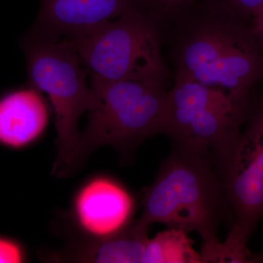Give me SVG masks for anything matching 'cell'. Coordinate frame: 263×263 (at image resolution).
<instances>
[{"label":"cell","mask_w":263,"mask_h":263,"mask_svg":"<svg viewBox=\"0 0 263 263\" xmlns=\"http://www.w3.org/2000/svg\"><path fill=\"white\" fill-rule=\"evenodd\" d=\"M163 47L174 76L255 98L263 82V46L250 24L196 1L163 20Z\"/></svg>","instance_id":"cell-1"},{"label":"cell","mask_w":263,"mask_h":263,"mask_svg":"<svg viewBox=\"0 0 263 263\" xmlns=\"http://www.w3.org/2000/svg\"><path fill=\"white\" fill-rule=\"evenodd\" d=\"M142 205L136 224L148 228L159 222L196 232L203 242L202 250L220 243L219 228L230 217L233 219L210 149L178 143H173Z\"/></svg>","instance_id":"cell-2"},{"label":"cell","mask_w":263,"mask_h":263,"mask_svg":"<svg viewBox=\"0 0 263 263\" xmlns=\"http://www.w3.org/2000/svg\"><path fill=\"white\" fill-rule=\"evenodd\" d=\"M60 41L73 50L89 76L164 87L174 78L164 56L162 18L147 5Z\"/></svg>","instance_id":"cell-3"},{"label":"cell","mask_w":263,"mask_h":263,"mask_svg":"<svg viewBox=\"0 0 263 263\" xmlns=\"http://www.w3.org/2000/svg\"><path fill=\"white\" fill-rule=\"evenodd\" d=\"M233 214L231 229L213 254L216 263H253L248 242L263 219V95L241 130L209 148Z\"/></svg>","instance_id":"cell-4"},{"label":"cell","mask_w":263,"mask_h":263,"mask_svg":"<svg viewBox=\"0 0 263 263\" xmlns=\"http://www.w3.org/2000/svg\"><path fill=\"white\" fill-rule=\"evenodd\" d=\"M28 84L50 99L55 114L57 155L52 174L65 178L78 169L79 118L96 105L89 71L69 45L29 32L22 41Z\"/></svg>","instance_id":"cell-5"},{"label":"cell","mask_w":263,"mask_h":263,"mask_svg":"<svg viewBox=\"0 0 263 263\" xmlns=\"http://www.w3.org/2000/svg\"><path fill=\"white\" fill-rule=\"evenodd\" d=\"M96 105L79 137L78 168L99 147L111 146L129 157L148 137L157 135L167 87L137 81H110L89 76Z\"/></svg>","instance_id":"cell-6"},{"label":"cell","mask_w":263,"mask_h":263,"mask_svg":"<svg viewBox=\"0 0 263 263\" xmlns=\"http://www.w3.org/2000/svg\"><path fill=\"white\" fill-rule=\"evenodd\" d=\"M256 99L174 76L157 134L190 148H212L241 130Z\"/></svg>","instance_id":"cell-7"},{"label":"cell","mask_w":263,"mask_h":263,"mask_svg":"<svg viewBox=\"0 0 263 263\" xmlns=\"http://www.w3.org/2000/svg\"><path fill=\"white\" fill-rule=\"evenodd\" d=\"M135 210L136 201L127 189L111 178L98 176L76 193L72 217L82 238L104 239L127 229Z\"/></svg>","instance_id":"cell-8"},{"label":"cell","mask_w":263,"mask_h":263,"mask_svg":"<svg viewBox=\"0 0 263 263\" xmlns=\"http://www.w3.org/2000/svg\"><path fill=\"white\" fill-rule=\"evenodd\" d=\"M146 5L147 0H41L30 32L48 39H67Z\"/></svg>","instance_id":"cell-9"},{"label":"cell","mask_w":263,"mask_h":263,"mask_svg":"<svg viewBox=\"0 0 263 263\" xmlns=\"http://www.w3.org/2000/svg\"><path fill=\"white\" fill-rule=\"evenodd\" d=\"M49 108L42 92L31 85L0 98V143L12 148L30 144L46 130Z\"/></svg>","instance_id":"cell-10"},{"label":"cell","mask_w":263,"mask_h":263,"mask_svg":"<svg viewBox=\"0 0 263 263\" xmlns=\"http://www.w3.org/2000/svg\"><path fill=\"white\" fill-rule=\"evenodd\" d=\"M148 228L133 221L121 233L104 238H79L67 248L48 254L56 262L143 263Z\"/></svg>","instance_id":"cell-11"},{"label":"cell","mask_w":263,"mask_h":263,"mask_svg":"<svg viewBox=\"0 0 263 263\" xmlns=\"http://www.w3.org/2000/svg\"><path fill=\"white\" fill-rule=\"evenodd\" d=\"M186 230L168 228L148 238L143 263H202Z\"/></svg>","instance_id":"cell-12"},{"label":"cell","mask_w":263,"mask_h":263,"mask_svg":"<svg viewBox=\"0 0 263 263\" xmlns=\"http://www.w3.org/2000/svg\"><path fill=\"white\" fill-rule=\"evenodd\" d=\"M219 7L230 14L250 24L263 0H197Z\"/></svg>","instance_id":"cell-13"},{"label":"cell","mask_w":263,"mask_h":263,"mask_svg":"<svg viewBox=\"0 0 263 263\" xmlns=\"http://www.w3.org/2000/svg\"><path fill=\"white\" fill-rule=\"evenodd\" d=\"M197 0H147L148 6L162 19H167L190 9Z\"/></svg>","instance_id":"cell-14"},{"label":"cell","mask_w":263,"mask_h":263,"mask_svg":"<svg viewBox=\"0 0 263 263\" xmlns=\"http://www.w3.org/2000/svg\"><path fill=\"white\" fill-rule=\"evenodd\" d=\"M24 254L20 245L8 238H0V263L23 262Z\"/></svg>","instance_id":"cell-15"},{"label":"cell","mask_w":263,"mask_h":263,"mask_svg":"<svg viewBox=\"0 0 263 263\" xmlns=\"http://www.w3.org/2000/svg\"><path fill=\"white\" fill-rule=\"evenodd\" d=\"M250 25L254 34L263 46V3L252 17Z\"/></svg>","instance_id":"cell-16"},{"label":"cell","mask_w":263,"mask_h":263,"mask_svg":"<svg viewBox=\"0 0 263 263\" xmlns=\"http://www.w3.org/2000/svg\"><path fill=\"white\" fill-rule=\"evenodd\" d=\"M253 263H263V251L259 253L254 254Z\"/></svg>","instance_id":"cell-17"}]
</instances>
